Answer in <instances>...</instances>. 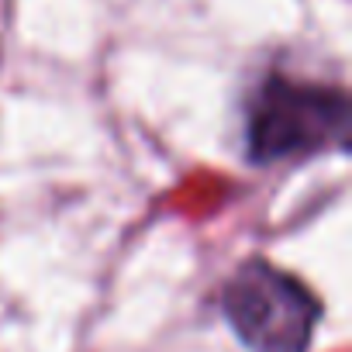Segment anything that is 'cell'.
Instances as JSON below:
<instances>
[{
	"instance_id": "1",
	"label": "cell",
	"mask_w": 352,
	"mask_h": 352,
	"mask_svg": "<svg viewBox=\"0 0 352 352\" xmlns=\"http://www.w3.org/2000/svg\"><path fill=\"white\" fill-rule=\"evenodd\" d=\"M225 314L252 352H307L321 307L290 273L249 263L225 290Z\"/></svg>"
},
{
	"instance_id": "2",
	"label": "cell",
	"mask_w": 352,
	"mask_h": 352,
	"mask_svg": "<svg viewBox=\"0 0 352 352\" xmlns=\"http://www.w3.org/2000/svg\"><path fill=\"white\" fill-rule=\"evenodd\" d=\"M349 128V104L338 90L266 80L249 114V148L259 162L283 155H307L324 145H342Z\"/></svg>"
}]
</instances>
